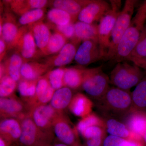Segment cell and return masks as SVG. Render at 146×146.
Returning a JSON list of instances; mask_svg holds the SVG:
<instances>
[{"label":"cell","mask_w":146,"mask_h":146,"mask_svg":"<svg viewBox=\"0 0 146 146\" xmlns=\"http://www.w3.org/2000/svg\"><path fill=\"white\" fill-rule=\"evenodd\" d=\"M146 23V1L137 9L128 27L119 43L112 60L116 63L126 61L138 42Z\"/></svg>","instance_id":"obj_1"},{"label":"cell","mask_w":146,"mask_h":146,"mask_svg":"<svg viewBox=\"0 0 146 146\" xmlns=\"http://www.w3.org/2000/svg\"><path fill=\"white\" fill-rule=\"evenodd\" d=\"M98 101L100 109L117 116H125L132 108L131 94L129 91L117 87H110L103 96Z\"/></svg>","instance_id":"obj_2"},{"label":"cell","mask_w":146,"mask_h":146,"mask_svg":"<svg viewBox=\"0 0 146 146\" xmlns=\"http://www.w3.org/2000/svg\"><path fill=\"white\" fill-rule=\"evenodd\" d=\"M145 75L141 68L125 61L118 62L110 74V83L119 89L129 91L143 78Z\"/></svg>","instance_id":"obj_3"},{"label":"cell","mask_w":146,"mask_h":146,"mask_svg":"<svg viewBox=\"0 0 146 146\" xmlns=\"http://www.w3.org/2000/svg\"><path fill=\"white\" fill-rule=\"evenodd\" d=\"M138 1L126 0L115 22L112 30L109 49L104 60H112L119 43L127 30L133 17Z\"/></svg>","instance_id":"obj_4"},{"label":"cell","mask_w":146,"mask_h":146,"mask_svg":"<svg viewBox=\"0 0 146 146\" xmlns=\"http://www.w3.org/2000/svg\"><path fill=\"white\" fill-rule=\"evenodd\" d=\"M110 80L104 72L102 66L91 69H84L82 87L88 95L99 100L110 88Z\"/></svg>","instance_id":"obj_5"},{"label":"cell","mask_w":146,"mask_h":146,"mask_svg":"<svg viewBox=\"0 0 146 146\" xmlns=\"http://www.w3.org/2000/svg\"><path fill=\"white\" fill-rule=\"evenodd\" d=\"M110 1V9L101 19L98 25V43L103 59H104L109 49L112 31L121 10V1Z\"/></svg>","instance_id":"obj_6"},{"label":"cell","mask_w":146,"mask_h":146,"mask_svg":"<svg viewBox=\"0 0 146 146\" xmlns=\"http://www.w3.org/2000/svg\"><path fill=\"white\" fill-rule=\"evenodd\" d=\"M21 125L19 146H49L54 137L48 135L36 126L30 115L19 120Z\"/></svg>","instance_id":"obj_7"},{"label":"cell","mask_w":146,"mask_h":146,"mask_svg":"<svg viewBox=\"0 0 146 146\" xmlns=\"http://www.w3.org/2000/svg\"><path fill=\"white\" fill-rule=\"evenodd\" d=\"M52 129L54 136L61 143L69 146H83L76 126L72 125L63 112L58 113L53 123Z\"/></svg>","instance_id":"obj_8"},{"label":"cell","mask_w":146,"mask_h":146,"mask_svg":"<svg viewBox=\"0 0 146 146\" xmlns=\"http://www.w3.org/2000/svg\"><path fill=\"white\" fill-rule=\"evenodd\" d=\"M4 6L1 38L5 42L9 50L14 49L22 27H19L15 14L7 6L4 4Z\"/></svg>","instance_id":"obj_9"},{"label":"cell","mask_w":146,"mask_h":146,"mask_svg":"<svg viewBox=\"0 0 146 146\" xmlns=\"http://www.w3.org/2000/svg\"><path fill=\"white\" fill-rule=\"evenodd\" d=\"M58 112L50 104L41 105L32 108L30 115L40 130L50 136L54 137L53 123Z\"/></svg>","instance_id":"obj_10"},{"label":"cell","mask_w":146,"mask_h":146,"mask_svg":"<svg viewBox=\"0 0 146 146\" xmlns=\"http://www.w3.org/2000/svg\"><path fill=\"white\" fill-rule=\"evenodd\" d=\"M21 56L24 63L40 57L42 54L38 49L33 35L28 27H22V31L14 49Z\"/></svg>","instance_id":"obj_11"},{"label":"cell","mask_w":146,"mask_h":146,"mask_svg":"<svg viewBox=\"0 0 146 146\" xmlns=\"http://www.w3.org/2000/svg\"><path fill=\"white\" fill-rule=\"evenodd\" d=\"M103 59L98 42L93 40L83 41L77 50L74 60L82 66H86Z\"/></svg>","instance_id":"obj_12"},{"label":"cell","mask_w":146,"mask_h":146,"mask_svg":"<svg viewBox=\"0 0 146 146\" xmlns=\"http://www.w3.org/2000/svg\"><path fill=\"white\" fill-rule=\"evenodd\" d=\"M110 9V3L103 0H92L80 11L77 19L78 21L87 24H94L100 21Z\"/></svg>","instance_id":"obj_13"},{"label":"cell","mask_w":146,"mask_h":146,"mask_svg":"<svg viewBox=\"0 0 146 146\" xmlns=\"http://www.w3.org/2000/svg\"><path fill=\"white\" fill-rule=\"evenodd\" d=\"M30 111L21 99L15 97L0 98V112L5 116L20 120L29 115Z\"/></svg>","instance_id":"obj_14"},{"label":"cell","mask_w":146,"mask_h":146,"mask_svg":"<svg viewBox=\"0 0 146 146\" xmlns=\"http://www.w3.org/2000/svg\"><path fill=\"white\" fill-rule=\"evenodd\" d=\"M3 1L15 15L20 16L33 9H45L49 2L46 0H9Z\"/></svg>","instance_id":"obj_15"},{"label":"cell","mask_w":146,"mask_h":146,"mask_svg":"<svg viewBox=\"0 0 146 146\" xmlns=\"http://www.w3.org/2000/svg\"><path fill=\"white\" fill-rule=\"evenodd\" d=\"M21 134V122L18 119L9 118L0 122V137L10 143H18Z\"/></svg>","instance_id":"obj_16"},{"label":"cell","mask_w":146,"mask_h":146,"mask_svg":"<svg viewBox=\"0 0 146 146\" xmlns=\"http://www.w3.org/2000/svg\"><path fill=\"white\" fill-rule=\"evenodd\" d=\"M125 124L131 132L142 139L146 129V112L131 110L125 116Z\"/></svg>","instance_id":"obj_17"},{"label":"cell","mask_w":146,"mask_h":146,"mask_svg":"<svg viewBox=\"0 0 146 146\" xmlns=\"http://www.w3.org/2000/svg\"><path fill=\"white\" fill-rule=\"evenodd\" d=\"M92 1V0H55L50 2L48 4L52 8L59 9L69 13L74 23L81 10Z\"/></svg>","instance_id":"obj_18"},{"label":"cell","mask_w":146,"mask_h":146,"mask_svg":"<svg viewBox=\"0 0 146 146\" xmlns=\"http://www.w3.org/2000/svg\"><path fill=\"white\" fill-rule=\"evenodd\" d=\"M93 106V102L88 97L79 93L73 96L68 108L74 116L82 119L92 113Z\"/></svg>","instance_id":"obj_19"},{"label":"cell","mask_w":146,"mask_h":146,"mask_svg":"<svg viewBox=\"0 0 146 146\" xmlns=\"http://www.w3.org/2000/svg\"><path fill=\"white\" fill-rule=\"evenodd\" d=\"M28 27L33 35L37 48L42 55L44 56L46 47L52 34L49 27L41 21Z\"/></svg>","instance_id":"obj_20"},{"label":"cell","mask_w":146,"mask_h":146,"mask_svg":"<svg viewBox=\"0 0 146 146\" xmlns=\"http://www.w3.org/2000/svg\"><path fill=\"white\" fill-rule=\"evenodd\" d=\"M76 51L75 44L67 43L59 52L48 58L46 63L51 68L54 67L62 68L74 59Z\"/></svg>","instance_id":"obj_21"},{"label":"cell","mask_w":146,"mask_h":146,"mask_svg":"<svg viewBox=\"0 0 146 146\" xmlns=\"http://www.w3.org/2000/svg\"><path fill=\"white\" fill-rule=\"evenodd\" d=\"M75 36L73 43L80 41L93 40L98 42V25L78 21L74 23Z\"/></svg>","instance_id":"obj_22"},{"label":"cell","mask_w":146,"mask_h":146,"mask_svg":"<svg viewBox=\"0 0 146 146\" xmlns=\"http://www.w3.org/2000/svg\"><path fill=\"white\" fill-rule=\"evenodd\" d=\"M51 69L46 62L42 63L33 61L25 62L21 69V79L29 80H36L44 75Z\"/></svg>","instance_id":"obj_23"},{"label":"cell","mask_w":146,"mask_h":146,"mask_svg":"<svg viewBox=\"0 0 146 146\" xmlns=\"http://www.w3.org/2000/svg\"><path fill=\"white\" fill-rule=\"evenodd\" d=\"M55 91L51 86L46 74L41 77L36 84L34 104L32 108L50 103Z\"/></svg>","instance_id":"obj_24"},{"label":"cell","mask_w":146,"mask_h":146,"mask_svg":"<svg viewBox=\"0 0 146 146\" xmlns=\"http://www.w3.org/2000/svg\"><path fill=\"white\" fill-rule=\"evenodd\" d=\"M24 63L23 57L15 50L6 58L3 63L5 75L18 82L21 79V69Z\"/></svg>","instance_id":"obj_25"},{"label":"cell","mask_w":146,"mask_h":146,"mask_svg":"<svg viewBox=\"0 0 146 146\" xmlns=\"http://www.w3.org/2000/svg\"><path fill=\"white\" fill-rule=\"evenodd\" d=\"M104 121L106 130L110 135L124 139L142 140L131 133L125 124L117 120L110 118Z\"/></svg>","instance_id":"obj_26"},{"label":"cell","mask_w":146,"mask_h":146,"mask_svg":"<svg viewBox=\"0 0 146 146\" xmlns=\"http://www.w3.org/2000/svg\"><path fill=\"white\" fill-rule=\"evenodd\" d=\"M73 96L72 90L63 87L55 91L50 104L57 112H63L68 108Z\"/></svg>","instance_id":"obj_27"},{"label":"cell","mask_w":146,"mask_h":146,"mask_svg":"<svg viewBox=\"0 0 146 146\" xmlns=\"http://www.w3.org/2000/svg\"><path fill=\"white\" fill-rule=\"evenodd\" d=\"M38 79L29 80L21 79L18 82L17 89L21 100L28 106L30 110L34 104L36 84Z\"/></svg>","instance_id":"obj_28"},{"label":"cell","mask_w":146,"mask_h":146,"mask_svg":"<svg viewBox=\"0 0 146 146\" xmlns=\"http://www.w3.org/2000/svg\"><path fill=\"white\" fill-rule=\"evenodd\" d=\"M131 110L146 112V76H145L131 94Z\"/></svg>","instance_id":"obj_29"},{"label":"cell","mask_w":146,"mask_h":146,"mask_svg":"<svg viewBox=\"0 0 146 146\" xmlns=\"http://www.w3.org/2000/svg\"><path fill=\"white\" fill-rule=\"evenodd\" d=\"M84 69L77 68H65L63 77L64 86L77 89L82 85Z\"/></svg>","instance_id":"obj_30"},{"label":"cell","mask_w":146,"mask_h":146,"mask_svg":"<svg viewBox=\"0 0 146 146\" xmlns=\"http://www.w3.org/2000/svg\"><path fill=\"white\" fill-rule=\"evenodd\" d=\"M46 17L50 25L63 26L74 23L69 13L59 9L52 8L47 12Z\"/></svg>","instance_id":"obj_31"},{"label":"cell","mask_w":146,"mask_h":146,"mask_svg":"<svg viewBox=\"0 0 146 146\" xmlns=\"http://www.w3.org/2000/svg\"><path fill=\"white\" fill-rule=\"evenodd\" d=\"M67 40L62 34L54 31L51 35L44 56L57 54L67 44Z\"/></svg>","instance_id":"obj_32"},{"label":"cell","mask_w":146,"mask_h":146,"mask_svg":"<svg viewBox=\"0 0 146 146\" xmlns=\"http://www.w3.org/2000/svg\"><path fill=\"white\" fill-rule=\"evenodd\" d=\"M45 9H33L20 16L18 20L19 27H28L43 21L45 16Z\"/></svg>","instance_id":"obj_33"},{"label":"cell","mask_w":146,"mask_h":146,"mask_svg":"<svg viewBox=\"0 0 146 146\" xmlns=\"http://www.w3.org/2000/svg\"><path fill=\"white\" fill-rule=\"evenodd\" d=\"M96 125L105 127L104 121L95 113H91L85 117L82 118L76 127L79 134L81 135L87 128Z\"/></svg>","instance_id":"obj_34"},{"label":"cell","mask_w":146,"mask_h":146,"mask_svg":"<svg viewBox=\"0 0 146 146\" xmlns=\"http://www.w3.org/2000/svg\"><path fill=\"white\" fill-rule=\"evenodd\" d=\"M146 58V23L136 47L127 60L130 61Z\"/></svg>","instance_id":"obj_35"},{"label":"cell","mask_w":146,"mask_h":146,"mask_svg":"<svg viewBox=\"0 0 146 146\" xmlns=\"http://www.w3.org/2000/svg\"><path fill=\"white\" fill-rule=\"evenodd\" d=\"M65 68H58L50 70L46 74L50 84L55 90L65 87L63 82V77Z\"/></svg>","instance_id":"obj_36"},{"label":"cell","mask_w":146,"mask_h":146,"mask_svg":"<svg viewBox=\"0 0 146 146\" xmlns=\"http://www.w3.org/2000/svg\"><path fill=\"white\" fill-rule=\"evenodd\" d=\"M17 85V82L5 75L0 80V98H7L13 96Z\"/></svg>","instance_id":"obj_37"},{"label":"cell","mask_w":146,"mask_h":146,"mask_svg":"<svg viewBox=\"0 0 146 146\" xmlns=\"http://www.w3.org/2000/svg\"><path fill=\"white\" fill-rule=\"evenodd\" d=\"M106 132L105 128L103 127L93 126L86 128L80 135L85 140L94 137H102L105 138Z\"/></svg>","instance_id":"obj_38"},{"label":"cell","mask_w":146,"mask_h":146,"mask_svg":"<svg viewBox=\"0 0 146 146\" xmlns=\"http://www.w3.org/2000/svg\"><path fill=\"white\" fill-rule=\"evenodd\" d=\"M48 25L50 28H52L54 30V31L62 34L67 39H73L74 37V23H70L63 26Z\"/></svg>","instance_id":"obj_39"},{"label":"cell","mask_w":146,"mask_h":146,"mask_svg":"<svg viewBox=\"0 0 146 146\" xmlns=\"http://www.w3.org/2000/svg\"><path fill=\"white\" fill-rule=\"evenodd\" d=\"M124 140L123 138L110 135L105 138L102 145L103 146H120Z\"/></svg>","instance_id":"obj_40"},{"label":"cell","mask_w":146,"mask_h":146,"mask_svg":"<svg viewBox=\"0 0 146 146\" xmlns=\"http://www.w3.org/2000/svg\"><path fill=\"white\" fill-rule=\"evenodd\" d=\"M120 146H145L142 140L124 139Z\"/></svg>","instance_id":"obj_41"},{"label":"cell","mask_w":146,"mask_h":146,"mask_svg":"<svg viewBox=\"0 0 146 146\" xmlns=\"http://www.w3.org/2000/svg\"><path fill=\"white\" fill-rule=\"evenodd\" d=\"M7 50V46L5 42L0 38V63L4 59L6 55Z\"/></svg>","instance_id":"obj_42"},{"label":"cell","mask_w":146,"mask_h":146,"mask_svg":"<svg viewBox=\"0 0 146 146\" xmlns=\"http://www.w3.org/2000/svg\"><path fill=\"white\" fill-rule=\"evenodd\" d=\"M4 4L3 1H0V38L1 37L3 24V16L4 11Z\"/></svg>","instance_id":"obj_43"},{"label":"cell","mask_w":146,"mask_h":146,"mask_svg":"<svg viewBox=\"0 0 146 146\" xmlns=\"http://www.w3.org/2000/svg\"><path fill=\"white\" fill-rule=\"evenodd\" d=\"M131 62L141 69H143L146 70V58L133 60Z\"/></svg>","instance_id":"obj_44"},{"label":"cell","mask_w":146,"mask_h":146,"mask_svg":"<svg viewBox=\"0 0 146 146\" xmlns=\"http://www.w3.org/2000/svg\"><path fill=\"white\" fill-rule=\"evenodd\" d=\"M0 146H12L11 144L0 137Z\"/></svg>","instance_id":"obj_45"},{"label":"cell","mask_w":146,"mask_h":146,"mask_svg":"<svg viewBox=\"0 0 146 146\" xmlns=\"http://www.w3.org/2000/svg\"><path fill=\"white\" fill-rule=\"evenodd\" d=\"M4 68L2 63H0V80L3 78V77L5 76Z\"/></svg>","instance_id":"obj_46"},{"label":"cell","mask_w":146,"mask_h":146,"mask_svg":"<svg viewBox=\"0 0 146 146\" xmlns=\"http://www.w3.org/2000/svg\"><path fill=\"white\" fill-rule=\"evenodd\" d=\"M53 146H69L67 145H65V144L63 143H61V142H59V143H55L54 144Z\"/></svg>","instance_id":"obj_47"},{"label":"cell","mask_w":146,"mask_h":146,"mask_svg":"<svg viewBox=\"0 0 146 146\" xmlns=\"http://www.w3.org/2000/svg\"><path fill=\"white\" fill-rule=\"evenodd\" d=\"M142 140H143V142L144 144L146 145V129L144 133L143 137H142Z\"/></svg>","instance_id":"obj_48"},{"label":"cell","mask_w":146,"mask_h":146,"mask_svg":"<svg viewBox=\"0 0 146 146\" xmlns=\"http://www.w3.org/2000/svg\"></svg>","instance_id":"obj_49"}]
</instances>
